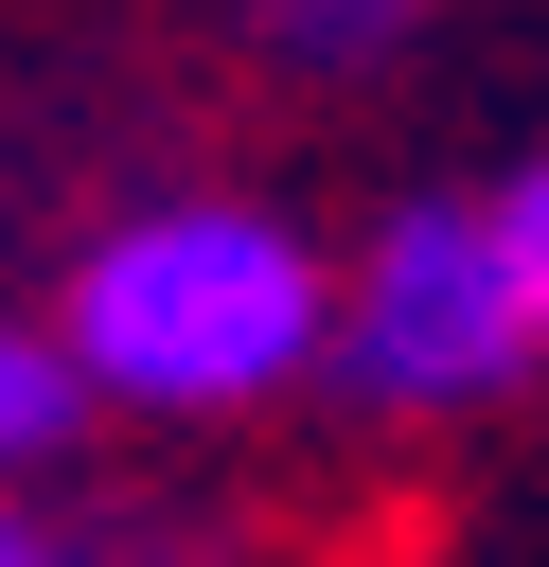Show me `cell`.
<instances>
[{
	"label": "cell",
	"instance_id": "obj_1",
	"mask_svg": "<svg viewBox=\"0 0 549 567\" xmlns=\"http://www.w3.org/2000/svg\"><path fill=\"white\" fill-rule=\"evenodd\" d=\"M53 354L89 408H142V425H248L283 390H319V319H336V248L266 195H124L106 230H71L53 266Z\"/></svg>",
	"mask_w": 549,
	"mask_h": 567
},
{
	"label": "cell",
	"instance_id": "obj_2",
	"mask_svg": "<svg viewBox=\"0 0 549 567\" xmlns=\"http://www.w3.org/2000/svg\"><path fill=\"white\" fill-rule=\"evenodd\" d=\"M319 372L390 425H460L531 372V301H514V248H496V195H390L354 248H336V319H319Z\"/></svg>",
	"mask_w": 549,
	"mask_h": 567
},
{
	"label": "cell",
	"instance_id": "obj_3",
	"mask_svg": "<svg viewBox=\"0 0 549 567\" xmlns=\"http://www.w3.org/2000/svg\"><path fill=\"white\" fill-rule=\"evenodd\" d=\"M230 35H248V71H283V89H354V71H390L443 0H213Z\"/></svg>",
	"mask_w": 549,
	"mask_h": 567
},
{
	"label": "cell",
	"instance_id": "obj_4",
	"mask_svg": "<svg viewBox=\"0 0 549 567\" xmlns=\"http://www.w3.org/2000/svg\"><path fill=\"white\" fill-rule=\"evenodd\" d=\"M71 425H89V390H71L53 319H0V478H53V461H71Z\"/></svg>",
	"mask_w": 549,
	"mask_h": 567
},
{
	"label": "cell",
	"instance_id": "obj_5",
	"mask_svg": "<svg viewBox=\"0 0 549 567\" xmlns=\"http://www.w3.org/2000/svg\"><path fill=\"white\" fill-rule=\"evenodd\" d=\"M496 248H514V301H531V354H549V159L496 177Z\"/></svg>",
	"mask_w": 549,
	"mask_h": 567
},
{
	"label": "cell",
	"instance_id": "obj_6",
	"mask_svg": "<svg viewBox=\"0 0 549 567\" xmlns=\"http://www.w3.org/2000/svg\"><path fill=\"white\" fill-rule=\"evenodd\" d=\"M0 567H89V549H71L53 514H35V478H0Z\"/></svg>",
	"mask_w": 549,
	"mask_h": 567
}]
</instances>
